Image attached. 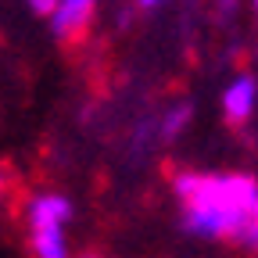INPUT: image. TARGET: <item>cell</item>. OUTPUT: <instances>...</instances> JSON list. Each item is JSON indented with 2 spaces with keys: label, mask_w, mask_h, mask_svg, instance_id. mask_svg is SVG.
<instances>
[{
  "label": "cell",
  "mask_w": 258,
  "mask_h": 258,
  "mask_svg": "<svg viewBox=\"0 0 258 258\" xmlns=\"http://www.w3.org/2000/svg\"><path fill=\"white\" fill-rule=\"evenodd\" d=\"M72 198H64L57 190H36L29 194L22 205L25 219V237H43V233H64V226L72 222Z\"/></svg>",
  "instance_id": "obj_2"
},
{
  "label": "cell",
  "mask_w": 258,
  "mask_h": 258,
  "mask_svg": "<svg viewBox=\"0 0 258 258\" xmlns=\"http://www.w3.org/2000/svg\"><path fill=\"white\" fill-rule=\"evenodd\" d=\"M172 190L183 205V233L201 240H233L258 205V179L247 172H179Z\"/></svg>",
  "instance_id": "obj_1"
},
{
  "label": "cell",
  "mask_w": 258,
  "mask_h": 258,
  "mask_svg": "<svg viewBox=\"0 0 258 258\" xmlns=\"http://www.w3.org/2000/svg\"><path fill=\"white\" fill-rule=\"evenodd\" d=\"M15 183H18V176H15V165H11V161H0V205H4V201L11 198Z\"/></svg>",
  "instance_id": "obj_6"
},
{
  "label": "cell",
  "mask_w": 258,
  "mask_h": 258,
  "mask_svg": "<svg viewBox=\"0 0 258 258\" xmlns=\"http://www.w3.org/2000/svg\"><path fill=\"white\" fill-rule=\"evenodd\" d=\"M93 18H97V0H57V8L50 15V32L61 47H72L86 40Z\"/></svg>",
  "instance_id": "obj_3"
},
{
  "label": "cell",
  "mask_w": 258,
  "mask_h": 258,
  "mask_svg": "<svg viewBox=\"0 0 258 258\" xmlns=\"http://www.w3.org/2000/svg\"><path fill=\"white\" fill-rule=\"evenodd\" d=\"M25 4H29V11H32V15L50 18V15H54V8H57V0H25Z\"/></svg>",
  "instance_id": "obj_7"
},
{
  "label": "cell",
  "mask_w": 258,
  "mask_h": 258,
  "mask_svg": "<svg viewBox=\"0 0 258 258\" xmlns=\"http://www.w3.org/2000/svg\"><path fill=\"white\" fill-rule=\"evenodd\" d=\"M86 258H101V254H86Z\"/></svg>",
  "instance_id": "obj_10"
},
{
  "label": "cell",
  "mask_w": 258,
  "mask_h": 258,
  "mask_svg": "<svg viewBox=\"0 0 258 258\" xmlns=\"http://www.w3.org/2000/svg\"><path fill=\"white\" fill-rule=\"evenodd\" d=\"M258 108V79L251 72H240L230 79V86H226L222 93V115L230 125H244Z\"/></svg>",
  "instance_id": "obj_4"
},
{
  "label": "cell",
  "mask_w": 258,
  "mask_h": 258,
  "mask_svg": "<svg viewBox=\"0 0 258 258\" xmlns=\"http://www.w3.org/2000/svg\"><path fill=\"white\" fill-rule=\"evenodd\" d=\"M158 4H165V0H137V8H140V11H154Z\"/></svg>",
  "instance_id": "obj_8"
},
{
  "label": "cell",
  "mask_w": 258,
  "mask_h": 258,
  "mask_svg": "<svg viewBox=\"0 0 258 258\" xmlns=\"http://www.w3.org/2000/svg\"><path fill=\"white\" fill-rule=\"evenodd\" d=\"M251 4H254V11H258V0H251Z\"/></svg>",
  "instance_id": "obj_9"
},
{
  "label": "cell",
  "mask_w": 258,
  "mask_h": 258,
  "mask_svg": "<svg viewBox=\"0 0 258 258\" xmlns=\"http://www.w3.org/2000/svg\"><path fill=\"white\" fill-rule=\"evenodd\" d=\"M190 118H194V104H190V101L172 104L165 115H161V118L154 122V133H158V140H161V144H176V140L186 133Z\"/></svg>",
  "instance_id": "obj_5"
}]
</instances>
